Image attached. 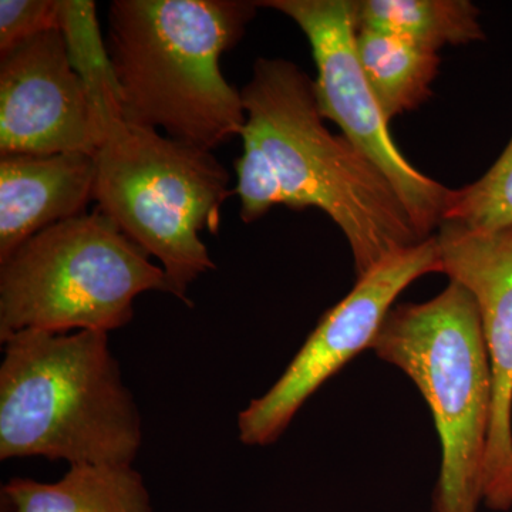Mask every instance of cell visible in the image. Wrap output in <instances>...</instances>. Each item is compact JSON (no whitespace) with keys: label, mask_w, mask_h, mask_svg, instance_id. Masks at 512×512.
Segmentation results:
<instances>
[{"label":"cell","mask_w":512,"mask_h":512,"mask_svg":"<svg viewBox=\"0 0 512 512\" xmlns=\"http://www.w3.org/2000/svg\"><path fill=\"white\" fill-rule=\"evenodd\" d=\"M480 10L468 0H356V30L373 29L439 53L485 39Z\"/></svg>","instance_id":"obj_14"},{"label":"cell","mask_w":512,"mask_h":512,"mask_svg":"<svg viewBox=\"0 0 512 512\" xmlns=\"http://www.w3.org/2000/svg\"><path fill=\"white\" fill-rule=\"evenodd\" d=\"M150 258L99 210L43 229L0 264V342L23 330L124 328L138 295L171 293Z\"/></svg>","instance_id":"obj_6"},{"label":"cell","mask_w":512,"mask_h":512,"mask_svg":"<svg viewBox=\"0 0 512 512\" xmlns=\"http://www.w3.org/2000/svg\"><path fill=\"white\" fill-rule=\"evenodd\" d=\"M241 97L247 120L235 194L242 221L278 204L319 208L348 239L357 278L426 241L382 171L343 134L330 133L315 82L295 63L256 60Z\"/></svg>","instance_id":"obj_1"},{"label":"cell","mask_w":512,"mask_h":512,"mask_svg":"<svg viewBox=\"0 0 512 512\" xmlns=\"http://www.w3.org/2000/svg\"><path fill=\"white\" fill-rule=\"evenodd\" d=\"M73 66L92 104L94 200L134 244L160 261L171 295L215 269L200 234H217L229 195V173L212 151L127 119L106 42L87 32L70 43Z\"/></svg>","instance_id":"obj_2"},{"label":"cell","mask_w":512,"mask_h":512,"mask_svg":"<svg viewBox=\"0 0 512 512\" xmlns=\"http://www.w3.org/2000/svg\"><path fill=\"white\" fill-rule=\"evenodd\" d=\"M258 8L278 10L308 37L318 69L316 96L323 119L338 124L348 138L392 184L414 227L424 239L443 224L451 188L420 173L389 133L356 52L353 0H264Z\"/></svg>","instance_id":"obj_7"},{"label":"cell","mask_w":512,"mask_h":512,"mask_svg":"<svg viewBox=\"0 0 512 512\" xmlns=\"http://www.w3.org/2000/svg\"><path fill=\"white\" fill-rule=\"evenodd\" d=\"M444 221L476 231L512 227V138L480 180L451 190Z\"/></svg>","instance_id":"obj_15"},{"label":"cell","mask_w":512,"mask_h":512,"mask_svg":"<svg viewBox=\"0 0 512 512\" xmlns=\"http://www.w3.org/2000/svg\"><path fill=\"white\" fill-rule=\"evenodd\" d=\"M372 349L429 404L441 443L433 512H477L493 419V373L476 299L450 281L436 298L392 308Z\"/></svg>","instance_id":"obj_5"},{"label":"cell","mask_w":512,"mask_h":512,"mask_svg":"<svg viewBox=\"0 0 512 512\" xmlns=\"http://www.w3.org/2000/svg\"><path fill=\"white\" fill-rule=\"evenodd\" d=\"M439 242L443 274L476 299L491 373L493 419L485 457L484 504L512 507V227L476 231L444 221Z\"/></svg>","instance_id":"obj_9"},{"label":"cell","mask_w":512,"mask_h":512,"mask_svg":"<svg viewBox=\"0 0 512 512\" xmlns=\"http://www.w3.org/2000/svg\"><path fill=\"white\" fill-rule=\"evenodd\" d=\"M109 335L23 330L3 340L0 460L134 463L143 423Z\"/></svg>","instance_id":"obj_4"},{"label":"cell","mask_w":512,"mask_h":512,"mask_svg":"<svg viewBox=\"0 0 512 512\" xmlns=\"http://www.w3.org/2000/svg\"><path fill=\"white\" fill-rule=\"evenodd\" d=\"M92 104L62 28L0 55V156H93Z\"/></svg>","instance_id":"obj_10"},{"label":"cell","mask_w":512,"mask_h":512,"mask_svg":"<svg viewBox=\"0 0 512 512\" xmlns=\"http://www.w3.org/2000/svg\"><path fill=\"white\" fill-rule=\"evenodd\" d=\"M256 9L244 0L111 2L107 55L127 119L208 151L241 136V92L220 62Z\"/></svg>","instance_id":"obj_3"},{"label":"cell","mask_w":512,"mask_h":512,"mask_svg":"<svg viewBox=\"0 0 512 512\" xmlns=\"http://www.w3.org/2000/svg\"><path fill=\"white\" fill-rule=\"evenodd\" d=\"M62 0H0V55L60 28Z\"/></svg>","instance_id":"obj_16"},{"label":"cell","mask_w":512,"mask_h":512,"mask_svg":"<svg viewBox=\"0 0 512 512\" xmlns=\"http://www.w3.org/2000/svg\"><path fill=\"white\" fill-rule=\"evenodd\" d=\"M2 495L12 512H154L133 464H77L55 483L16 477Z\"/></svg>","instance_id":"obj_12"},{"label":"cell","mask_w":512,"mask_h":512,"mask_svg":"<svg viewBox=\"0 0 512 512\" xmlns=\"http://www.w3.org/2000/svg\"><path fill=\"white\" fill-rule=\"evenodd\" d=\"M356 52L387 121L419 109L433 94L431 83L439 74V53L373 29L356 30Z\"/></svg>","instance_id":"obj_13"},{"label":"cell","mask_w":512,"mask_h":512,"mask_svg":"<svg viewBox=\"0 0 512 512\" xmlns=\"http://www.w3.org/2000/svg\"><path fill=\"white\" fill-rule=\"evenodd\" d=\"M94 185L90 154L0 156V264L43 229L84 214Z\"/></svg>","instance_id":"obj_11"},{"label":"cell","mask_w":512,"mask_h":512,"mask_svg":"<svg viewBox=\"0 0 512 512\" xmlns=\"http://www.w3.org/2000/svg\"><path fill=\"white\" fill-rule=\"evenodd\" d=\"M441 271L439 242L430 237L359 276L349 295L322 316L278 382L239 413V440L245 446L275 443L330 377L372 349L397 296L421 276Z\"/></svg>","instance_id":"obj_8"}]
</instances>
